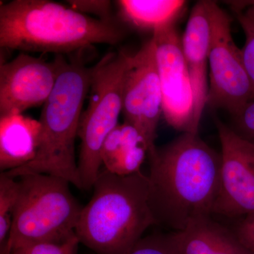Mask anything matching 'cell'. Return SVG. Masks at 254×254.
<instances>
[{
  "label": "cell",
  "mask_w": 254,
  "mask_h": 254,
  "mask_svg": "<svg viewBox=\"0 0 254 254\" xmlns=\"http://www.w3.org/2000/svg\"><path fill=\"white\" fill-rule=\"evenodd\" d=\"M123 254H180L173 232L155 233L140 239Z\"/></svg>",
  "instance_id": "obj_18"
},
{
  "label": "cell",
  "mask_w": 254,
  "mask_h": 254,
  "mask_svg": "<svg viewBox=\"0 0 254 254\" xmlns=\"http://www.w3.org/2000/svg\"><path fill=\"white\" fill-rule=\"evenodd\" d=\"M125 36L116 21L93 18L50 0H13L0 7L3 50L63 55L95 44L116 45Z\"/></svg>",
  "instance_id": "obj_2"
},
{
  "label": "cell",
  "mask_w": 254,
  "mask_h": 254,
  "mask_svg": "<svg viewBox=\"0 0 254 254\" xmlns=\"http://www.w3.org/2000/svg\"><path fill=\"white\" fill-rule=\"evenodd\" d=\"M210 23L207 105L227 110L235 118L252 100L250 78L242 49L232 34V19L216 2L208 1Z\"/></svg>",
  "instance_id": "obj_7"
},
{
  "label": "cell",
  "mask_w": 254,
  "mask_h": 254,
  "mask_svg": "<svg viewBox=\"0 0 254 254\" xmlns=\"http://www.w3.org/2000/svg\"><path fill=\"white\" fill-rule=\"evenodd\" d=\"M120 16L128 24L141 31H152L175 25L186 9L183 0H120Z\"/></svg>",
  "instance_id": "obj_16"
},
{
  "label": "cell",
  "mask_w": 254,
  "mask_h": 254,
  "mask_svg": "<svg viewBox=\"0 0 254 254\" xmlns=\"http://www.w3.org/2000/svg\"><path fill=\"white\" fill-rule=\"evenodd\" d=\"M148 203L155 225L182 231L213 217L220 190V153L185 132L148 151Z\"/></svg>",
  "instance_id": "obj_1"
},
{
  "label": "cell",
  "mask_w": 254,
  "mask_h": 254,
  "mask_svg": "<svg viewBox=\"0 0 254 254\" xmlns=\"http://www.w3.org/2000/svg\"><path fill=\"white\" fill-rule=\"evenodd\" d=\"M244 14L254 21V0L253 1H244Z\"/></svg>",
  "instance_id": "obj_24"
},
{
  "label": "cell",
  "mask_w": 254,
  "mask_h": 254,
  "mask_svg": "<svg viewBox=\"0 0 254 254\" xmlns=\"http://www.w3.org/2000/svg\"><path fill=\"white\" fill-rule=\"evenodd\" d=\"M129 56L123 50L110 53L93 66L88 105L82 113L78 133L81 140L78 170L82 190L93 188L103 165V143L119 125Z\"/></svg>",
  "instance_id": "obj_6"
},
{
  "label": "cell",
  "mask_w": 254,
  "mask_h": 254,
  "mask_svg": "<svg viewBox=\"0 0 254 254\" xmlns=\"http://www.w3.org/2000/svg\"><path fill=\"white\" fill-rule=\"evenodd\" d=\"M17 179L19 193L11 231L0 250L42 242L62 243L76 236L83 207L71 193L69 182L46 174Z\"/></svg>",
  "instance_id": "obj_5"
},
{
  "label": "cell",
  "mask_w": 254,
  "mask_h": 254,
  "mask_svg": "<svg viewBox=\"0 0 254 254\" xmlns=\"http://www.w3.org/2000/svg\"><path fill=\"white\" fill-rule=\"evenodd\" d=\"M65 59L51 62L21 53L0 66V116L22 114L44 105L54 89Z\"/></svg>",
  "instance_id": "obj_11"
},
{
  "label": "cell",
  "mask_w": 254,
  "mask_h": 254,
  "mask_svg": "<svg viewBox=\"0 0 254 254\" xmlns=\"http://www.w3.org/2000/svg\"><path fill=\"white\" fill-rule=\"evenodd\" d=\"M152 38L161 85L164 118L177 131L195 133L193 93L182 51V36L173 25L155 31Z\"/></svg>",
  "instance_id": "obj_10"
},
{
  "label": "cell",
  "mask_w": 254,
  "mask_h": 254,
  "mask_svg": "<svg viewBox=\"0 0 254 254\" xmlns=\"http://www.w3.org/2000/svg\"><path fill=\"white\" fill-rule=\"evenodd\" d=\"M237 20L245 36V45L242 49V58L246 71L252 87V98L254 99V21L247 17L243 11H235Z\"/></svg>",
  "instance_id": "obj_20"
},
{
  "label": "cell",
  "mask_w": 254,
  "mask_h": 254,
  "mask_svg": "<svg viewBox=\"0 0 254 254\" xmlns=\"http://www.w3.org/2000/svg\"><path fill=\"white\" fill-rule=\"evenodd\" d=\"M173 235L180 254H250L233 231L213 217L197 220Z\"/></svg>",
  "instance_id": "obj_15"
},
{
  "label": "cell",
  "mask_w": 254,
  "mask_h": 254,
  "mask_svg": "<svg viewBox=\"0 0 254 254\" xmlns=\"http://www.w3.org/2000/svg\"><path fill=\"white\" fill-rule=\"evenodd\" d=\"M237 220L231 230L245 250L254 254V214Z\"/></svg>",
  "instance_id": "obj_22"
},
{
  "label": "cell",
  "mask_w": 254,
  "mask_h": 254,
  "mask_svg": "<svg viewBox=\"0 0 254 254\" xmlns=\"http://www.w3.org/2000/svg\"><path fill=\"white\" fill-rule=\"evenodd\" d=\"M18 193L19 183L17 178L1 173L0 176V250L4 248L7 243Z\"/></svg>",
  "instance_id": "obj_17"
},
{
  "label": "cell",
  "mask_w": 254,
  "mask_h": 254,
  "mask_svg": "<svg viewBox=\"0 0 254 254\" xmlns=\"http://www.w3.org/2000/svg\"><path fill=\"white\" fill-rule=\"evenodd\" d=\"M149 145L136 127L124 121L110 132L103 143L101 160L110 173L128 176L141 173L148 157Z\"/></svg>",
  "instance_id": "obj_14"
},
{
  "label": "cell",
  "mask_w": 254,
  "mask_h": 254,
  "mask_svg": "<svg viewBox=\"0 0 254 254\" xmlns=\"http://www.w3.org/2000/svg\"><path fill=\"white\" fill-rule=\"evenodd\" d=\"M235 127L237 133L254 141V99L251 100L235 118Z\"/></svg>",
  "instance_id": "obj_23"
},
{
  "label": "cell",
  "mask_w": 254,
  "mask_h": 254,
  "mask_svg": "<svg viewBox=\"0 0 254 254\" xmlns=\"http://www.w3.org/2000/svg\"><path fill=\"white\" fill-rule=\"evenodd\" d=\"M123 114L125 122L143 133L151 150L163 115V95L153 38L136 53L130 54L124 81Z\"/></svg>",
  "instance_id": "obj_8"
},
{
  "label": "cell",
  "mask_w": 254,
  "mask_h": 254,
  "mask_svg": "<svg viewBox=\"0 0 254 254\" xmlns=\"http://www.w3.org/2000/svg\"><path fill=\"white\" fill-rule=\"evenodd\" d=\"M70 7L81 14H93L96 18L106 21H116L114 18L112 3L107 0H71L67 1Z\"/></svg>",
  "instance_id": "obj_21"
},
{
  "label": "cell",
  "mask_w": 254,
  "mask_h": 254,
  "mask_svg": "<svg viewBox=\"0 0 254 254\" xmlns=\"http://www.w3.org/2000/svg\"><path fill=\"white\" fill-rule=\"evenodd\" d=\"M80 242L77 237L62 243L42 242L18 247L11 251L0 250V254H78Z\"/></svg>",
  "instance_id": "obj_19"
},
{
  "label": "cell",
  "mask_w": 254,
  "mask_h": 254,
  "mask_svg": "<svg viewBox=\"0 0 254 254\" xmlns=\"http://www.w3.org/2000/svg\"><path fill=\"white\" fill-rule=\"evenodd\" d=\"M210 23L208 1H200L192 8L182 36L193 98V131L198 133L202 115L207 106L209 88Z\"/></svg>",
  "instance_id": "obj_12"
},
{
  "label": "cell",
  "mask_w": 254,
  "mask_h": 254,
  "mask_svg": "<svg viewBox=\"0 0 254 254\" xmlns=\"http://www.w3.org/2000/svg\"><path fill=\"white\" fill-rule=\"evenodd\" d=\"M41 125L39 120L23 114L0 116V169L11 171L36 158Z\"/></svg>",
  "instance_id": "obj_13"
},
{
  "label": "cell",
  "mask_w": 254,
  "mask_h": 254,
  "mask_svg": "<svg viewBox=\"0 0 254 254\" xmlns=\"http://www.w3.org/2000/svg\"><path fill=\"white\" fill-rule=\"evenodd\" d=\"M84 50L65 60L54 89L43 105L41 138L36 158L24 166L4 173L17 178L30 174L60 177L81 190L75 141L83 107L91 86L93 66L88 67Z\"/></svg>",
  "instance_id": "obj_4"
},
{
  "label": "cell",
  "mask_w": 254,
  "mask_h": 254,
  "mask_svg": "<svg viewBox=\"0 0 254 254\" xmlns=\"http://www.w3.org/2000/svg\"><path fill=\"white\" fill-rule=\"evenodd\" d=\"M221 144V182L215 213L240 219L254 214V141L215 120Z\"/></svg>",
  "instance_id": "obj_9"
},
{
  "label": "cell",
  "mask_w": 254,
  "mask_h": 254,
  "mask_svg": "<svg viewBox=\"0 0 254 254\" xmlns=\"http://www.w3.org/2000/svg\"><path fill=\"white\" fill-rule=\"evenodd\" d=\"M93 196L83 207L76 235L97 254H123L155 225L148 180L142 172L120 176L101 168Z\"/></svg>",
  "instance_id": "obj_3"
}]
</instances>
